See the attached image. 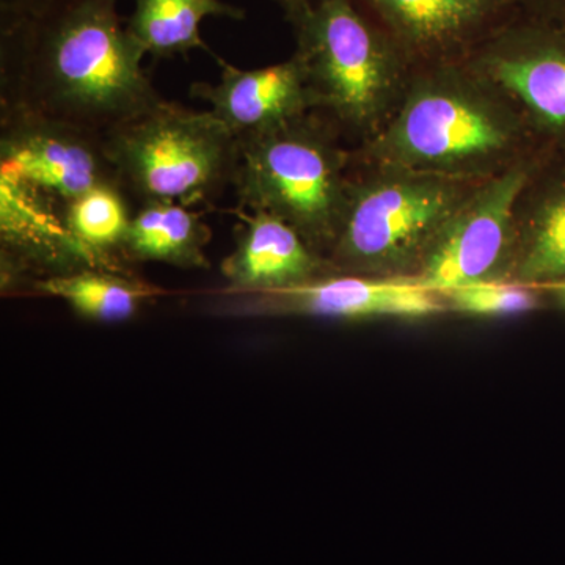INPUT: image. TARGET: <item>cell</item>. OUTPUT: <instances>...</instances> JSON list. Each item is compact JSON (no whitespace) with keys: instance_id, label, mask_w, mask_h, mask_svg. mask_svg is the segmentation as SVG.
<instances>
[{"instance_id":"1","label":"cell","mask_w":565,"mask_h":565,"mask_svg":"<svg viewBox=\"0 0 565 565\" xmlns=\"http://www.w3.org/2000/svg\"><path fill=\"white\" fill-rule=\"evenodd\" d=\"M118 0H50L0 17V110L106 134L163 102Z\"/></svg>"},{"instance_id":"2","label":"cell","mask_w":565,"mask_h":565,"mask_svg":"<svg viewBox=\"0 0 565 565\" xmlns=\"http://www.w3.org/2000/svg\"><path fill=\"white\" fill-rule=\"evenodd\" d=\"M530 131L500 92L463 62L412 73L397 110L352 148L364 162L484 181L526 161Z\"/></svg>"},{"instance_id":"3","label":"cell","mask_w":565,"mask_h":565,"mask_svg":"<svg viewBox=\"0 0 565 565\" xmlns=\"http://www.w3.org/2000/svg\"><path fill=\"white\" fill-rule=\"evenodd\" d=\"M282 11L315 111L356 147L373 139L403 102L411 63L355 0H296Z\"/></svg>"},{"instance_id":"4","label":"cell","mask_w":565,"mask_h":565,"mask_svg":"<svg viewBox=\"0 0 565 565\" xmlns=\"http://www.w3.org/2000/svg\"><path fill=\"white\" fill-rule=\"evenodd\" d=\"M484 181L377 166L352 150L343 218L327 259L338 274L404 278L412 267L422 269L445 226Z\"/></svg>"},{"instance_id":"5","label":"cell","mask_w":565,"mask_h":565,"mask_svg":"<svg viewBox=\"0 0 565 565\" xmlns=\"http://www.w3.org/2000/svg\"><path fill=\"white\" fill-rule=\"evenodd\" d=\"M319 111L237 139L233 188L241 210L291 225L323 258L332 250L345 204L352 150Z\"/></svg>"},{"instance_id":"6","label":"cell","mask_w":565,"mask_h":565,"mask_svg":"<svg viewBox=\"0 0 565 565\" xmlns=\"http://www.w3.org/2000/svg\"><path fill=\"white\" fill-rule=\"evenodd\" d=\"M103 137L120 188L136 207H192L233 188L239 141L211 110L163 99Z\"/></svg>"},{"instance_id":"7","label":"cell","mask_w":565,"mask_h":565,"mask_svg":"<svg viewBox=\"0 0 565 565\" xmlns=\"http://www.w3.org/2000/svg\"><path fill=\"white\" fill-rule=\"evenodd\" d=\"M0 178L66 210L96 185H118L103 134L25 111L0 110Z\"/></svg>"},{"instance_id":"8","label":"cell","mask_w":565,"mask_h":565,"mask_svg":"<svg viewBox=\"0 0 565 565\" xmlns=\"http://www.w3.org/2000/svg\"><path fill=\"white\" fill-rule=\"evenodd\" d=\"M533 172L526 159L482 182L445 226L412 280L437 294L498 280L494 275L511 262L516 200Z\"/></svg>"},{"instance_id":"9","label":"cell","mask_w":565,"mask_h":565,"mask_svg":"<svg viewBox=\"0 0 565 565\" xmlns=\"http://www.w3.org/2000/svg\"><path fill=\"white\" fill-rule=\"evenodd\" d=\"M212 313L232 318L315 316V318L423 319L444 313L440 296L412 278L337 274L270 292L218 291Z\"/></svg>"},{"instance_id":"10","label":"cell","mask_w":565,"mask_h":565,"mask_svg":"<svg viewBox=\"0 0 565 565\" xmlns=\"http://www.w3.org/2000/svg\"><path fill=\"white\" fill-rule=\"evenodd\" d=\"M463 63L501 93L527 131L565 132V44L509 28L468 52Z\"/></svg>"},{"instance_id":"11","label":"cell","mask_w":565,"mask_h":565,"mask_svg":"<svg viewBox=\"0 0 565 565\" xmlns=\"http://www.w3.org/2000/svg\"><path fill=\"white\" fill-rule=\"evenodd\" d=\"M215 58L222 66L221 81L195 82L191 95L210 104L212 114L236 139L316 110L302 63L296 55L258 70H239Z\"/></svg>"},{"instance_id":"12","label":"cell","mask_w":565,"mask_h":565,"mask_svg":"<svg viewBox=\"0 0 565 565\" xmlns=\"http://www.w3.org/2000/svg\"><path fill=\"white\" fill-rule=\"evenodd\" d=\"M234 248L222 262L223 291L270 292L337 275L291 225L264 211L237 207Z\"/></svg>"},{"instance_id":"13","label":"cell","mask_w":565,"mask_h":565,"mask_svg":"<svg viewBox=\"0 0 565 565\" xmlns=\"http://www.w3.org/2000/svg\"><path fill=\"white\" fill-rule=\"evenodd\" d=\"M407 62H455L511 0H362Z\"/></svg>"},{"instance_id":"14","label":"cell","mask_w":565,"mask_h":565,"mask_svg":"<svg viewBox=\"0 0 565 565\" xmlns=\"http://www.w3.org/2000/svg\"><path fill=\"white\" fill-rule=\"evenodd\" d=\"M512 281H565V181L542 193L525 185L515 204Z\"/></svg>"},{"instance_id":"15","label":"cell","mask_w":565,"mask_h":565,"mask_svg":"<svg viewBox=\"0 0 565 565\" xmlns=\"http://www.w3.org/2000/svg\"><path fill=\"white\" fill-rule=\"evenodd\" d=\"M211 228L199 214L177 203H148L134 210L117 252L136 263H162L182 269L210 267L204 248Z\"/></svg>"},{"instance_id":"16","label":"cell","mask_w":565,"mask_h":565,"mask_svg":"<svg viewBox=\"0 0 565 565\" xmlns=\"http://www.w3.org/2000/svg\"><path fill=\"white\" fill-rule=\"evenodd\" d=\"M243 21L245 10L223 0H134V10L126 33L143 55L170 58L202 50L200 25L206 18Z\"/></svg>"},{"instance_id":"17","label":"cell","mask_w":565,"mask_h":565,"mask_svg":"<svg viewBox=\"0 0 565 565\" xmlns=\"http://www.w3.org/2000/svg\"><path fill=\"white\" fill-rule=\"evenodd\" d=\"M33 291L57 297L81 318L98 322H122L134 318L159 291L125 273L82 269L33 281Z\"/></svg>"},{"instance_id":"18","label":"cell","mask_w":565,"mask_h":565,"mask_svg":"<svg viewBox=\"0 0 565 565\" xmlns=\"http://www.w3.org/2000/svg\"><path fill=\"white\" fill-rule=\"evenodd\" d=\"M134 211L131 200L118 185H96L65 210L70 232L85 247L111 256L128 232Z\"/></svg>"},{"instance_id":"19","label":"cell","mask_w":565,"mask_h":565,"mask_svg":"<svg viewBox=\"0 0 565 565\" xmlns=\"http://www.w3.org/2000/svg\"><path fill=\"white\" fill-rule=\"evenodd\" d=\"M534 286L515 281L489 280L449 289L438 296L448 300L457 313L470 316H512L527 313L539 307Z\"/></svg>"},{"instance_id":"20","label":"cell","mask_w":565,"mask_h":565,"mask_svg":"<svg viewBox=\"0 0 565 565\" xmlns=\"http://www.w3.org/2000/svg\"><path fill=\"white\" fill-rule=\"evenodd\" d=\"M50 0H0V17L29 13L43 7Z\"/></svg>"},{"instance_id":"21","label":"cell","mask_w":565,"mask_h":565,"mask_svg":"<svg viewBox=\"0 0 565 565\" xmlns=\"http://www.w3.org/2000/svg\"><path fill=\"white\" fill-rule=\"evenodd\" d=\"M537 289H545L555 297L557 303L565 308V281L548 282V285L534 286Z\"/></svg>"},{"instance_id":"22","label":"cell","mask_w":565,"mask_h":565,"mask_svg":"<svg viewBox=\"0 0 565 565\" xmlns=\"http://www.w3.org/2000/svg\"><path fill=\"white\" fill-rule=\"evenodd\" d=\"M274 2H277L278 6H280L282 9V7L288 6V3L296 2V0H274Z\"/></svg>"},{"instance_id":"23","label":"cell","mask_w":565,"mask_h":565,"mask_svg":"<svg viewBox=\"0 0 565 565\" xmlns=\"http://www.w3.org/2000/svg\"><path fill=\"white\" fill-rule=\"evenodd\" d=\"M511 2H514V0H511Z\"/></svg>"}]
</instances>
